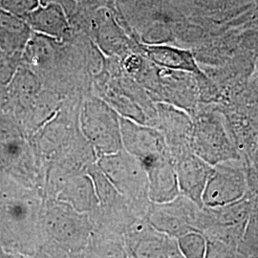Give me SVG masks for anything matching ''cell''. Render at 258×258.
<instances>
[{"instance_id": "obj_8", "label": "cell", "mask_w": 258, "mask_h": 258, "mask_svg": "<svg viewBox=\"0 0 258 258\" xmlns=\"http://www.w3.org/2000/svg\"><path fill=\"white\" fill-rule=\"evenodd\" d=\"M43 195L45 198L68 204L76 211L89 216L98 212L100 207L95 184L88 173L65 176L47 185Z\"/></svg>"}, {"instance_id": "obj_19", "label": "cell", "mask_w": 258, "mask_h": 258, "mask_svg": "<svg viewBox=\"0 0 258 258\" xmlns=\"http://www.w3.org/2000/svg\"><path fill=\"white\" fill-rule=\"evenodd\" d=\"M244 245L249 255L258 256V222L252 221L244 235Z\"/></svg>"}, {"instance_id": "obj_21", "label": "cell", "mask_w": 258, "mask_h": 258, "mask_svg": "<svg viewBox=\"0 0 258 258\" xmlns=\"http://www.w3.org/2000/svg\"><path fill=\"white\" fill-rule=\"evenodd\" d=\"M40 4H48V3H56L63 7L68 19H70L78 9V5L74 0H39Z\"/></svg>"}, {"instance_id": "obj_7", "label": "cell", "mask_w": 258, "mask_h": 258, "mask_svg": "<svg viewBox=\"0 0 258 258\" xmlns=\"http://www.w3.org/2000/svg\"><path fill=\"white\" fill-rule=\"evenodd\" d=\"M128 257H184L177 239L158 231L146 218H138L123 232Z\"/></svg>"}, {"instance_id": "obj_15", "label": "cell", "mask_w": 258, "mask_h": 258, "mask_svg": "<svg viewBox=\"0 0 258 258\" xmlns=\"http://www.w3.org/2000/svg\"><path fill=\"white\" fill-rule=\"evenodd\" d=\"M83 256L128 257L123 234L105 228L93 227L89 242Z\"/></svg>"}, {"instance_id": "obj_5", "label": "cell", "mask_w": 258, "mask_h": 258, "mask_svg": "<svg viewBox=\"0 0 258 258\" xmlns=\"http://www.w3.org/2000/svg\"><path fill=\"white\" fill-rule=\"evenodd\" d=\"M122 148L137 158L145 169L171 157L162 132L149 124H142L120 117Z\"/></svg>"}, {"instance_id": "obj_12", "label": "cell", "mask_w": 258, "mask_h": 258, "mask_svg": "<svg viewBox=\"0 0 258 258\" xmlns=\"http://www.w3.org/2000/svg\"><path fill=\"white\" fill-rule=\"evenodd\" d=\"M43 89L41 79L26 65H19L7 87V99L24 115Z\"/></svg>"}, {"instance_id": "obj_13", "label": "cell", "mask_w": 258, "mask_h": 258, "mask_svg": "<svg viewBox=\"0 0 258 258\" xmlns=\"http://www.w3.org/2000/svg\"><path fill=\"white\" fill-rule=\"evenodd\" d=\"M32 33V29L23 18L0 9L1 51L21 58Z\"/></svg>"}, {"instance_id": "obj_4", "label": "cell", "mask_w": 258, "mask_h": 258, "mask_svg": "<svg viewBox=\"0 0 258 258\" xmlns=\"http://www.w3.org/2000/svg\"><path fill=\"white\" fill-rule=\"evenodd\" d=\"M198 208L191 199L180 194L168 202H151L145 218L156 231L177 239L185 232L198 231Z\"/></svg>"}, {"instance_id": "obj_18", "label": "cell", "mask_w": 258, "mask_h": 258, "mask_svg": "<svg viewBox=\"0 0 258 258\" xmlns=\"http://www.w3.org/2000/svg\"><path fill=\"white\" fill-rule=\"evenodd\" d=\"M39 4V0H0V9L24 19Z\"/></svg>"}, {"instance_id": "obj_17", "label": "cell", "mask_w": 258, "mask_h": 258, "mask_svg": "<svg viewBox=\"0 0 258 258\" xmlns=\"http://www.w3.org/2000/svg\"><path fill=\"white\" fill-rule=\"evenodd\" d=\"M21 58L0 50V101L7 99V87L19 65Z\"/></svg>"}, {"instance_id": "obj_3", "label": "cell", "mask_w": 258, "mask_h": 258, "mask_svg": "<svg viewBox=\"0 0 258 258\" xmlns=\"http://www.w3.org/2000/svg\"><path fill=\"white\" fill-rule=\"evenodd\" d=\"M97 165L117 191L142 217H146L151 202L148 198L147 173L138 159L122 148L115 153L98 157Z\"/></svg>"}, {"instance_id": "obj_20", "label": "cell", "mask_w": 258, "mask_h": 258, "mask_svg": "<svg viewBox=\"0 0 258 258\" xmlns=\"http://www.w3.org/2000/svg\"><path fill=\"white\" fill-rule=\"evenodd\" d=\"M74 1L79 7H82V8L116 9V0H74Z\"/></svg>"}, {"instance_id": "obj_2", "label": "cell", "mask_w": 258, "mask_h": 258, "mask_svg": "<svg viewBox=\"0 0 258 258\" xmlns=\"http://www.w3.org/2000/svg\"><path fill=\"white\" fill-rule=\"evenodd\" d=\"M79 126L97 157L112 154L122 149L120 115L93 92L86 93L82 98Z\"/></svg>"}, {"instance_id": "obj_9", "label": "cell", "mask_w": 258, "mask_h": 258, "mask_svg": "<svg viewBox=\"0 0 258 258\" xmlns=\"http://www.w3.org/2000/svg\"><path fill=\"white\" fill-rule=\"evenodd\" d=\"M243 172L225 164H217L212 169L204 189L203 206L213 209L238 202L246 191Z\"/></svg>"}, {"instance_id": "obj_1", "label": "cell", "mask_w": 258, "mask_h": 258, "mask_svg": "<svg viewBox=\"0 0 258 258\" xmlns=\"http://www.w3.org/2000/svg\"><path fill=\"white\" fill-rule=\"evenodd\" d=\"M92 230L88 214L76 211L68 204L45 198L39 256L83 257Z\"/></svg>"}, {"instance_id": "obj_11", "label": "cell", "mask_w": 258, "mask_h": 258, "mask_svg": "<svg viewBox=\"0 0 258 258\" xmlns=\"http://www.w3.org/2000/svg\"><path fill=\"white\" fill-rule=\"evenodd\" d=\"M33 32L66 42L74 37L75 32L63 7L56 3L39 4L24 18Z\"/></svg>"}, {"instance_id": "obj_14", "label": "cell", "mask_w": 258, "mask_h": 258, "mask_svg": "<svg viewBox=\"0 0 258 258\" xmlns=\"http://www.w3.org/2000/svg\"><path fill=\"white\" fill-rule=\"evenodd\" d=\"M138 50L153 63L170 70L201 74L190 52L158 44H139Z\"/></svg>"}, {"instance_id": "obj_16", "label": "cell", "mask_w": 258, "mask_h": 258, "mask_svg": "<svg viewBox=\"0 0 258 258\" xmlns=\"http://www.w3.org/2000/svg\"><path fill=\"white\" fill-rule=\"evenodd\" d=\"M178 247L184 257H205L207 239L201 231H190L177 238Z\"/></svg>"}, {"instance_id": "obj_10", "label": "cell", "mask_w": 258, "mask_h": 258, "mask_svg": "<svg viewBox=\"0 0 258 258\" xmlns=\"http://www.w3.org/2000/svg\"><path fill=\"white\" fill-rule=\"evenodd\" d=\"M173 164L180 194L188 197L202 208V196L205 186L212 174V165L192 152H187L177 158L173 161Z\"/></svg>"}, {"instance_id": "obj_6", "label": "cell", "mask_w": 258, "mask_h": 258, "mask_svg": "<svg viewBox=\"0 0 258 258\" xmlns=\"http://www.w3.org/2000/svg\"><path fill=\"white\" fill-rule=\"evenodd\" d=\"M191 150L211 165L237 158L221 120L213 114L202 115L194 123Z\"/></svg>"}]
</instances>
